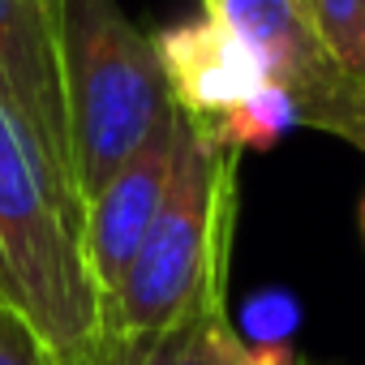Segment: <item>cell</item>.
<instances>
[{
    "mask_svg": "<svg viewBox=\"0 0 365 365\" xmlns=\"http://www.w3.org/2000/svg\"><path fill=\"white\" fill-rule=\"evenodd\" d=\"M241 215V155L190 120L168 198L120 284L99 301V331H163L228 305Z\"/></svg>",
    "mask_w": 365,
    "mask_h": 365,
    "instance_id": "1",
    "label": "cell"
},
{
    "mask_svg": "<svg viewBox=\"0 0 365 365\" xmlns=\"http://www.w3.org/2000/svg\"><path fill=\"white\" fill-rule=\"evenodd\" d=\"M69 168L86 207L112 172L168 116V82L150 35L133 26L120 0H52Z\"/></svg>",
    "mask_w": 365,
    "mask_h": 365,
    "instance_id": "2",
    "label": "cell"
},
{
    "mask_svg": "<svg viewBox=\"0 0 365 365\" xmlns=\"http://www.w3.org/2000/svg\"><path fill=\"white\" fill-rule=\"evenodd\" d=\"M0 267L61 365H86L99 297L82 267V207L0 103Z\"/></svg>",
    "mask_w": 365,
    "mask_h": 365,
    "instance_id": "3",
    "label": "cell"
},
{
    "mask_svg": "<svg viewBox=\"0 0 365 365\" xmlns=\"http://www.w3.org/2000/svg\"><path fill=\"white\" fill-rule=\"evenodd\" d=\"M202 9L262 56L271 86L297 103L301 125L365 155V86L327 52L305 0H202Z\"/></svg>",
    "mask_w": 365,
    "mask_h": 365,
    "instance_id": "4",
    "label": "cell"
},
{
    "mask_svg": "<svg viewBox=\"0 0 365 365\" xmlns=\"http://www.w3.org/2000/svg\"><path fill=\"white\" fill-rule=\"evenodd\" d=\"M185 129H190V120L172 103L168 116L155 125V133L82 207V267H86L91 288H95L99 301L120 284L138 245L146 241V232H150V224H155V215L168 198L180 146H185Z\"/></svg>",
    "mask_w": 365,
    "mask_h": 365,
    "instance_id": "5",
    "label": "cell"
},
{
    "mask_svg": "<svg viewBox=\"0 0 365 365\" xmlns=\"http://www.w3.org/2000/svg\"><path fill=\"white\" fill-rule=\"evenodd\" d=\"M0 103L48 163L56 185L78 202L52 0H0Z\"/></svg>",
    "mask_w": 365,
    "mask_h": 365,
    "instance_id": "6",
    "label": "cell"
},
{
    "mask_svg": "<svg viewBox=\"0 0 365 365\" xmlns=\"http://www.w3.org/2000/svg\"><path fill=\"white\" fill-rule=\"evenodd\" d=\"M150 43L168 82V99L194 125H211L271 86L262 56L211 14L163 26L150 35Z\"/></svg>",
    "mask_w": 365,
    "mask_h": 365,
    "instance_id": "7",
    "label": "cell"
},
{
    "mask_svg": "<svg viewBox=\"0 0 365 365\" xmlns=\"http://www.w3.org/2000/svg\"><path fill=\"white\" fill-rule=\"evenodd\" d=\"M86 365H297V356L292 348H254L228 305H211L163 331H95Z\"/></svg>",
    "mask_w": 365,
    "mask_h": 365,
    "instance_id": "8",
    "label": "cell"
},
{
    "mask_svg": "<svg viewBox=\"0 0 365 365\" xmlns=\"http://www.w3.org/2000/svg\"><path fill=\"white\" fill-rule=\"evenodd\" d=\"M301 116H297V103L279 91V86H267L258 91L254 99H245L241 108H232L228 116L202 125L220 146L245 155V150H271L275 142H284L288 129H297Z\"/></svg>",
    "mask_w": 365,
    "mask_h": 365,
    "instance_id": "9",
    "label": "cell"
},
{
    "mask_svg": "<svg viewBox=\"0 0 365 365\" xmlns=\"http://www.w3.org/2000/svg\"><path fill=\"white\" fill-rule=\"evenodd\" d=\"M327 52L365 86V0H305Z\"/></svg>",
    "mask_w": 365,
    "mask_h": 365,
    "instance_id": "10",
    "label": "cell"
},
{
    "mask_svg": "<svg viewBox=\"0 0 365 365\" xmlns=\"http://www.w3.org/2000/svg\"><path fill=\"white\" fill-rule=\"evenodd\" d=\"M297 327V301L288 292H267L250 305L245 327H237L254 348H288V331Z\"/></svg>",
    "mask_w": 365,
    "mask_h": 365,
    "instance_id": "11",
    "label": "cell"
},
{
    "mask_svg": "<svg viewBox=\"0 0 365 365\" xmlns=\"http://www.w3.org/2000/svg\"><path fill=\"white\" fill-rule=\"evenodd\" d=\"M0 297H14V288H9V275H5V267H0ZM18 301V297H14Z\"/></svg>",
    "mask_w": 365,
    "mask_h": 365,
    "instance_id": "12",
    "label": "cell"
},
{
    "mask_svg": "<svg viewBox=\"0 0 365 365\" xmlns=\"http://www.w3.org/2000/svg\"><path fill=\"white\" fill-rule=\"evenodd\" d=\"M361 237H365V198H361Z\"/></svg>",
    "mask_w": 365,
    "mask_h": 365,
    "instance_id": "13",
    "label": "cell"
},
{
    "mask_svg": "<svg viewBox=\"0 0 365 365\" xmlns=\"http://www.w3.org/2000/svg\"><path fill=\"white\" fill-rule=\"evenodd\" d=\"M297 365H309V361H297Z\"/></svg>",
    "mask_w": 365,
    "mask_h": 365,
    "instance_id": "14",
    "label": "cell"
}]
</instances>
